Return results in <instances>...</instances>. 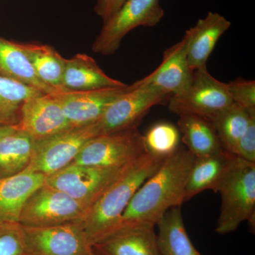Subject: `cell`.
Here are the masks:
<instances>
[{"label":"cell","instance_id":"6da1fadb","mask_svg":"<svg viewBox=\"0 0 255 255\" xmlns=\"http://www.w3.org/2000/svg\"><path fill=\"white\" fill-rule=\"evenodd\" d=\"M195 159L182 146L167 156L132 198L115 232L134 225L156 226L168 210L181 207L185 201L186 186Z\"/></svg>","mask_w":255,"mask_h":255},{"label":"cell","instance_id":"7a4b0ae2","mask_svg":"<svg viewBox=\"0 0 255 255\" xmlns=\"http://www.w3.org/2000/svg\"><path fill=\"white\" fill-rule=\"evenodd\" d=\"M166 157L145 152L127 164L119 177L79 221L92 246L115 232L122 214L143 183Z\"/></svg>","mask_w":255,"mask_h":255},{"label":"cell","instance_id":"3957f363","mask_svg":"<svg viewBox=\"0 0 255 255\" xmlns=\"http://www.w3.org/2000/svg\"><path fill=\"white\" fill-rule=\"evenodd\" d=\"M221 197L216 232H234L245 221L255 229V163L236 157L216 189Z\"/></svg>","mask_w":255,"mask_h":255},{"label":"cell","instance_id":"277c9868","mask_svg":"<svg viewBox=\"0 0 255 255\" xmlns=\"http://www.w3.org/2000/svg\"><path fill=\"white\" fill-rule=\"evenodd\" d=\"M99 135L95 122L71 127L44 140L35 141L31 160L23 171L46 177L54 174L71 164L84 146Z\"/></svg>","mask_w":255,"mask_h":255},{"label":"cell","instance_id":"5b68a950","mask_svg":"<svg viewBox=\"0 0 255 255\" xmlns=\"http://www.w3.org/2000/svg\"><path fill=\"white\" fill-rule=\"evenodd\" d=\"M233 104L227 84L213 77L205 66L193 72L186 91L170 97L168 109L177 116L194 114L211 122Z\"/></svg>","mask_w":255,"mask_h":255},{"label":"cell","instance_id":"8992f818","mask_svg":"<svg viewBox=\"0 0 255 255\" xmlns=\"http://www.w3.org/2000/svg\"><path fill=\"white\" fill-rule=\"evenodd\" d=\"M89 208L63 191L43 184L24 203L18 222L23 227H48L80 221Z\"/></svg>","mask_w":255,"mask_h":255},{"label":"cell","instance_id":"52a82bcc","mask_svg":"<svg viewBox=\"0 0 255 255\" xmlns=\"http://www.w3.org/2000/svg\"><path fill=\"white\" fill-rule=\"evenodd\" d=\"M168 96L142 80L135 82L132 89L114 101L95 122L99 135L137 127L147 112L162 105Z\"/></svg>","mask_w":255,"mask_h":255},{"label":"cell","instance_id":"ba28073f","mask_svg":"<svg viewBox=\"0 0 255 255\" xmlns=\"http://www.w3.org/2000/svg\"><path fill=\"white\" fill-rule=\"evenodd\" d=\"M137 127L92 139L71 164L99 167H122L147 152Z\"/></svg>","mask_w":255,"mask_h":255},{"label":"cell","instance_id":"9c48e42d","mask_svg":"<svg viewBox=\"0 0 255 255\" xmlns=\"http://www.w3.org/2000/svg\"><path fill=\"white\" fill-rule=\"evenodd\" d=\"M159 0H127L108 21L92 44V50L104 55L114 54L129 32L139 26L153 27L163 18Z\"/></svg>","mask_w":255,"mask_h":255},{"label":"cell","instance_id":"30bf717a","mask_svg":"<svg viewBox=\"0 0 255 255\" xmlns=\"http://www.w3.org/2000/svg\"><path fill=\"white\" fill-rule=\"evenodd\" d=\"M126 166L99 167L70 164L47 176L44 184L63 191L90 209L119 177Z\"/></svg>","mask_w":255,"mask_h":255},{"label":"cell","instance_id":"8fae6325","mask_svg":"<svg viewBox=\"0 0 255 255\" xmlns=\"http://www.w3.org/2000/svg\"><path fill=\"white\" fill-rule=\"evenodd\" d=\"M23 228L25 255H95L79 221Z\"/></svg>","mask_w":255,"mask_h":255},{"label":"cell","instance_id":"7c38bea8","mask_svg":"<svg viewBox=\"0 0 255 255\" xmlns=\"http://www.w3.org/2000/svg\"><path fill=\"white\" fill-rule=\"evenodd\" d=\"M133 84L84 91L63 90L54 95L71 127L95 123L114 102L132 89Z\"/></svg>","mask_w":255,"mask_h":255},{"label":"cell","instance_id":"4fadbf2b","mask_svg":"<svg viewBox=\"0 0 255 255\" xmlns=\"http://www.w3.org/2000/svg\"><path fill=\"white\" fill-rule=\"evenodd\" d=\"M71 127L53 94L41 93L25 101L17 128L35 140H44Z\"/></svg>","mask_w":255,"mask_h":255},{"label":"cell","instance_id":"5bb4252c","mask_svg":"<svg viewBox=\"0 0 255 255\" xmlns=\"http://www.w3.org/2000/svg\"><path fill=\"white\" fill-rule=\"evenodd\" d=\"M191 38L189 28L180 41L164 53L162 63L150 75L142 79L144 83L155 87L166 95H180L187 90L193 72L187 61L188 47Z\"/></svg>","mask_w":255,"mask_h":255},{"label":"cell","instance_id":"9a60e30c","mask_svg":"<svg viewBox=\"0 0 255 255\" xmlns=\"http://www.w3.org/2000/svg\"><path fill=\"white\" fill-rule=\"evenodd\" d=\"M155 227L138 224L122 228L92 248L100 255H161Z\"/></svg>","mask_w":255,"mask_h":255},{"label":"cell","instance_id":"2e32d148","mask_svg":"<svg viewBox=\"0 0 255 255\" xmlns=\"http://www.w3.org/2000/svg\"><path fill=\"white\" fill-rule=\"evenodd\" d=\"M231 23L219 13L209 11L191 28V38L188 47L187 61L192 71L206 66L216 43L231 27Z\"/></svg>","mask_w":255,"mask_h":255},{"label":"cell","instance_id":"e0dca14e","mask_svg":"<svg viewBox=\"0 0 255 255\" xmlns=\"http://www.w3.org/2000/svg\"><path fill=\"white\" fill-rule=\"evenodd\" d=\"M46 176L37 172H20L0 177V221L18 222L28 197L44 184Z\"/></svg>","mask_w":255,"mask_h":255},{"label":"cell","instance_id":"ac0fdd59","mask_svg":"<svg viewBox=\"0 0 255 255\" xmlns=\"http://www.w3.org/2000/svg\"><path fill=\"white\" fill-rule=\"evenodd\" d=\"M236 157L223 149L212 155L196 157L188 178L184 201L190 200L206 190L216 192Z\"/></svg>","mask_w":255,"mask_h":255},{"label":"cell","instance_id":"d6986e66","mask_svg":"<svg viewBox=\"0 0 255 255\" xmlns=\"http://www.w3.org/2000/svg\"><path fill=\"white\" fill-rule=\"evenodd\" d=\"M125 85L109 77L90 55L78 53L70 59L65 58L63 78L65 90L84 91Z\"/></svg>","mask_w":255,"mask_h":255},{"label":"cell","instance_id":"ffe728a7","mask_svg":"<svg viewBox=\"0 0 255 255\" xmlns=\"http://www.w3.org/2000/svg\"><path fill=\"white\" fill-rule=\"evenodd\" d=\"M181 141L195 157H205L223 150L214 126L207 119L190 114L178 116Z\"/></svg>","mask_w":255,"mask_h":255},{"label":"cell","instance_id":"44dd1931","mask_svg":"<svg viewBox=\"0 0 255 255\" xmlns=\"http://www.w3.org/2000/svg\"><path fill=\"white\" fill-rule=\"evenodd\" d=\"M0 75L33 87L43 93L58 92L47 86L37 77L27 57L18 43L0 37Z\"/></svg>","mask_w":255,"mask_h":255},{"label":"cell","instance_id":"7402d4cb","mask_svg":"<svg viewBox=\"0 0 255 255\" xmlns=\"http://www.w3.org/2000/svg\"><path fill=\"white\" fill-rule=\"evenodd\" d=\"M156 226L161 255H201L188 236L181 207L168 210Z\"/></svg>","mask_w":255,"mask_h":255},{"label":"cell","instance_id":"603a6c76","mask_svg":"<svg viewBox=\"0 0 255 255\" xmlns=\"http://www.w3.org/2000/svg\"><path fill=\"white\" fill-rule=\"evenodd\" d=\"M18 44L42 82L57 91L65 90L63 85L65 58L49 45L31 43Z\"/></svg>","mask_w":255,"mask_h":255},{"label":"cell","instance_id":"cb8c5ba5","mask_svg":"<svg viewBox=\"0 0 255 255\" xmlns=\"http://www.w3.org/2000/svg\"><path fill=\"white\" fill-rule=\"evenodd\" d=\"M35 140L17 128L0 141V177L23 172L31 160Z\"/></svg>","mask_w":255,"mask_h":255},{"label":"cell","instance_id":"d4e9b609","mask_svg":"<svg viewBox=\"0 0 255 255\" xmlns=\"http://www.w3.org/2000/svg\"><path fill=\"white\" fill-rule=\"evenodd\" d=\"M41 93L33 87L0 75V126L17 127L25 101Z\"/></svg>","mask_w":255,"mask_h":255},{"label":"cell","instance_id":"484cf974","mask_svg":"<svg viewBox=\"0 0 255 255\" xmlns=\"http://www.w3.org/2000/svg\"><path fill=\"white\" fill-rule=\"evenodd\" d=\"M254 116L255 112L249 113L233 103L211 121L225 150L234 155L238 140Z\"/></svg>","mask_w":255,"mask_h":255},{"label":"cell","instance_id":"4316f807","mask_svg":"<svg viewBox=\"0 0 255 255\" xmlns=\"http://www.w3.org/2000/svg\"><path fill=\"white\" fill-rule=\"evenodd\" d=\"M143 137L147 152L162 157L170 155L180 146L179 128L168 122L152 126Z\"/></svg>","mask_w":255,"mask_h":255},{"label":"cell","instance_id":"83f0119b","mask_svg":"<svg viewBox=\"0 0 255 255\" xmlns=\"http://www.w3.org/2000/svg\"><path fill=\"white\" fill-rule=\"evenodd\" d=\"M0 255H25L23 226L15 221H0Z\"/></svg>","mask_w":255,"mask_h":255},{"label":"cell","instance_id":"f1b7e54d","mask_svg":"<svg viewBox=\"0 0 255 255\" xmlns=\"http://www.w3.org/2000/svg\"><path fill=\"white\" fill-rule=\"evenodd\" d=\"M228 91L235 105L249 113L255 112V82L238 79L227 84Z\"/></svg>","mask_w":255,"mask_h":255},{"label":"cell","instance_id":"f546056e","mask_svg":"<svg viewBox=\"0 0 255 255\" xmlns=\"http://www.w3.org/2000/svg\"><path fill=\"white\" fill-rule=\"evenodd\" d=\"M234 155L248 162L255 163V116L252 117L246 132L238 140Z\"/></svg>","mask_w":255,"mask_h":255},{"label":"cell","instance_id":"4dcf8cb0","mask_svg":"<svg viewBox=\"0 0 255 255\" xmlns=\"http://www.w3.org/2000/svg\"><path fill=\"white\" fill-rule=\"evenodd\" d=\"M127 0H97L95 6L96 14L103 23L107 22L121 9Z\"/></svg>","mask_w":255,"mask_h":255},{"label":"cell","instance_id":"1f68e13d","mask_svg":"<svg viewBox=\"0 0 255 255\" xmlns=\"http://www.w3.org/2000/svg\"><path fill=\"white\" fill-rule=\"evenodd\" d=\"M17 127H7V126H0V141L6 135L14 132Z\"/></svg>","mask_w":255,"mask_h":255},{"label":"cell","instance_id":"d6a6232c","mask_svg":"<svg viewBox=\"0 0 255 255\" xmlns=\"http://www.w3.org/2000/svg\"><path fill=\"white\" fill-rule=\"evenodd\" d=\"M95 255H99V254H98V253H96V252H95Z\"/></svg>","mask_w":255,"mask_h":255}]
</instances>
